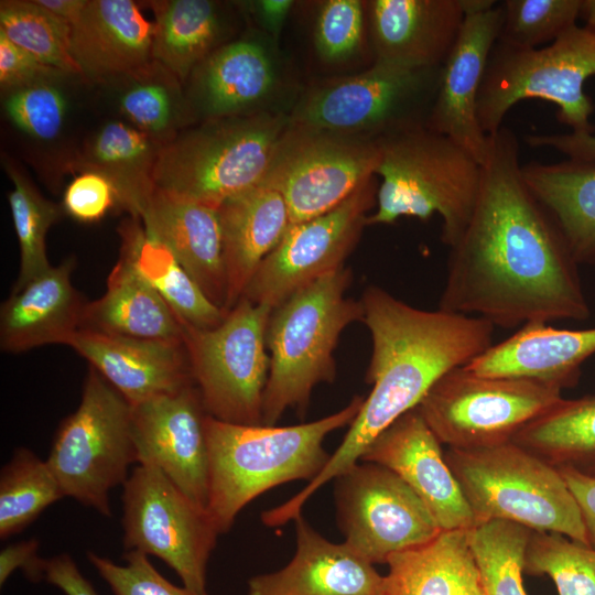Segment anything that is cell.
I'll return each mask as SVG.
<instances>
[{
  "mask_svg": "<svg viewBox=\"0 0 595 595\" xmlns=\"http://www.w3.org/2000/svg\"><path fill=\"white\" fill-rule=\"evenodd\" d=\"M44 578L65 595H98L67 553L46 560Z\"/></svg>",
  "mask_w": 595,
  "mask_h": 595,
  "instance_id": "f907efd6",
  "label": "cell"
},
{
  "mask_svg": "<svg viewBox=\"0 0 595 595\" xmlns=\"http://www.w3.org/2000/svg\"><path fill=\"white\" fill-rule=\"evenodd\" d=\"M121 255L163 298L177 317L195 328H213L225 312L212 303L173 252L148 234L138 218L120 225Z\"/></svg>",
  "mask_w": 595,
  "mask_h": 595,
  "instance_id": "836d02e7",
  "label": "cell"
},
{
  "mask_svg": "<svg viewBox=\"0 0 595 595\" xmlns=\"http://www.w3.org/2000/svg\"><path fill=\"white\" fill-rule=\"evenodd\" d=\"M582 0H505L497 42L516 48L551 44L576 25Z\"/></svg>",
  "mask_w": 595,
  "mask_h": 595,
  "instance_id": "b9f144b4",
  "label": "cell"
},
{
  "mask_svg": "<svg viewBox=\"0 0 595 595\" xmlns=\"http://www.w3.org/2000/svg\"><path fill=\"white\" fill-rule=\"evenodd\" d=\"M374 63L442 67L465 18L461 0L366 1Z\"/></svg>",
  "mask_w": 595,
  "mask_h": 595,
  "instance_id": "44dd1931",
  "label": "cell"
},
{
  "mask_svg": "<svg viewBox=\"0 0 595 595\" xmlns=\"http://www.w3.org/2000/svg\"><path fill=\"white\" fill-rule=\"evenodd\" d=\"M71 257L14 291L0 310V348L22 353L47 344L66 345L80 329L86 303L72 284Z\"/></svg>",
  "mask_w": 595,
  "mask_h": 595,
  "instance_id": "4316f807",
  "label": "cell"
},
{
  "mask_svg": "<svg viewBox=\"0 0 595 595\" xmlns=\"http://www.w3.org/2000/svg\"><path fill=\"white\" fill-rule=\"evenodd\" d=\"M374 177L332 210L290 226L261 262L242 298L272 310L307 285L344 266L377 205Z\"/></svg>",
  "mask_w": 595,
  "mask_h": 595,
  "instance_id": "2e32d148",
  "label": "cell"
},
{
  "mask_svg": "<svg viewBox=\"0 0 595 595\" xmlns=\"http://www.w3.org/2000/svg\"><path fill=\"white\" fill-rule=\"evenodd\" d=\"M351 270L331 272L272 310L266 343L270 357L262 424L288 409L306 411L313 389L336 377L334 351L344 329L361 321V301L346 296Z\"/></svg>",
  "mask_w": 595,
  "mask_h": 595,
  "instance_id": "277c9868",
  "label": "cell"
},
{
  "mask_svg": "<svg viewBox=\"0 0 595 595\" xmlns=\"http://www.w3.org/2000/svg\"><path fill=\"white\" fill-rule=\"evenodd\" d=\"M226 274L225 313L242 298L261 262L291 226L282 194L261 183L218 207Z\"/></svg>",
  "mask_w": 595,
  "mask_h": 595,
  "instance_id": "83f0119b",
  "label": "cell"
},
{
  "mask_svg": "<svg viewBox=\"0 0 595 595\" xmlns=\"http://www.w3.org/2000/svg\"><path fill=\"white\" fill-rule=\"evenodd\" d=\"M37 2L69 25L80 17L87 4V0H37Z\"/></svg>",
  "mask_w": 595,
  "mask_h": 595,
  "instance_id": "db71d44e",
  "label": "cell"
},
{
  "mask_svg": "<svg viewBox=\"0 0 595 595\" xmlns=\"http://www.w3.org/2000/svg\"><path fill=\"white\" fill-rule=\"evenodd\" d=\"M595 76V29L575 25L549 45L516 48L496 42L477 97V118L488 136L517 102L539 98L558 106L575 133H594V111L584 84Z\"/></svg>",
  "mask_w": 595,
  "mask_h": 595,
  "instance_id": "ba28073f",
  "label": "cell"
},
{
  "mask_svg": "<svg viewBox=\"0 0 595 595\" xmlns=\"http://www.w3.org/2000/svg\"><path fill=\"white\" fill-rule=\"evenodd\" d=\"M289 127L286 112L205 120L163 144L155 190L218 209L264 181Z\"/></svg>",
  "mask_w": 595,
  "mask_h": 595,
  "instance_id": "5b68a950",
  "label": "cell"
},
{
  "mask_svg": "<svg viewBox=\"0 0 595 595\" xmlns=\"http://www.w3.org/2000/svg\"><path fill=\"white\" fill-rule=\"evenodd\" d=\"M117 79L122 84L117 95L120 113L163 144L195 118L181 80L155 60Z\"/></svg>",
  "mask_w": 595,
  "mask_h": 595,
  "instance_id": "d590c367",
  "label": "cell"
},
{
  "mask_svg": "<svg viewBox=\"0 0 595 595\" xmlns=\"http://www.w3.org/2000/svg\"><path fill=\"white\" fill-rule=\"evenodd\" d=\"M511 442L556 469L595 478V394L562 398L524 425Z\"/></svg>",
  "mask_w": 595,
  "mask_h": 595,
  "instance_id": "e575fe53",
  "label": "cell"
},
{
  "mask_svg": "<svg viewBox=\"0 0 595 595\" xmlns=\"http://www.w3.org/2000/svg\"><path fill=\"white\" fill-rule=\"evenodd\" d=\"M441 71L372 63L363 72L323 79L299 94L290 122L375 141L426 127Z\"/></svg>",
  "mask_w": 595,
  "mask_h": 595,
  "instance_id": "9c48e42d",
  "label": "cell"
},
{
  "mask_svg": "<svg viewBox=\"0 0 595 595\" xmlns=\"http://www.w3.org/2000/svg\"><path fill=\"white\" fill-rule=\"evenodd\" d=\"M163 143L129 122L109 120L85 147L79 165L115 185L120 209L140 215L155 191L153 170Z\"/></svg>",
  "mask_w": 595,
  "mask_h": 595,
  "instance_id": "d6a6232c",
  "label": "cell"
},
{
  "mask_svg": "<svg viewBox=\"0 0 595 595\" xmlns=\"http://www.w3.org/2000/svg\"><path fill=\"white\" fill-rule=\"evenodd\" d=\"M299 94L293 89L279 43L257 29L204 60L190 76L186 96L194 117L205 121L290 113Z\"/></svg>",
  "mask_w": 595,
  "mask_h": 595,
  "instance_id": "e0dca14e",
  "label": "cell"
},
{
  "mask_svg": "<svg viewBox=\"0 0 595 595\" xmlns=\"http://www.w3.org/2000/svg\"><path fill=\"white\" fill-rule=\"evenodd\" d=\"M562 398L548 383L482 376L463 366L442 376L416 409L441 444L467 450L512 441Z\"/></svg>",
  "mask_w": 595,
  "mask_h": 595,
  "instance_id": "7c38bea8",
  "label": "cell"
},
{
  "mask_svg": "<svg viewBox=\"0 0 595 595\" xmlns=\"http://www.w3.org/2000/svg\"><path fill=\"white\" fill-rule=\"evenodd\" d=\"M46 462L64 496L109 517V491L138 464L132 405L89 369L78 408L62 421Z\"/></svg>",
  "mask_w": 595,
  "mask_h": 595,
  "instance_id": "30bf717a",
  "label": "cell"
},
{
  "mask_svg": "<svg viewBox=\"0 0 595 595\" xmlns=\"http://www.w3.org/2000/svg\"><path fill=\"white\" fill-rule=\"evenodd\" d=\"M524 142L531 148H551L569 160L595 163L594 133L527 134Z\"/></svg>",
  "mask_w": 595,
  "mask_h": 595,
  "instance_id": "681fc988",
  "label": "cell"
},
{
  "mask_svg": "<svg viewBox=\"0 0 595 595\" xmlns=\"http://www.w3.org/2000/svg\"><path fill=\"white\" fill-rule=\"evenodd\" d=\"M523 572L548 575L559 595H595V548L560 533L533 531Z\"/></svg>",
  "mask_w": 595,
  "mask_h": 595,
  "instance_id": "60d3db41",
  "label": "cell"
},
{
  "mask_svg": "<svg viewBox=\"0 0 595 595\" xmlns=\"http://www.w3.org/2000/svg\"><path fill=\"white\" fill-rule=\"evenodd\" d=\"M4 109L10 121L23 133L40 141L61 134L68 100L57 79H42L6 94Z\"/></svg>",
  "mask_w": 595,
  "mask_h": 595,
  "instance_id": "7bdbcfd3",
  "label": "cell"
},
{
  "mask_svg": "<svg viewBox=\"0 0 595 595\" xmlns=\"http://www.w3.org/2000/svg\"><path fill=\"white\" fill-rule=\"evenodd\" d=\"M367 24L366 1L321 2L313 37L316 54L327 64L349 62L364 47Z\"/></svg>",
  "mask_w": 595,
  "mask_h": 595,
  "instance_id": "ee69618b",
  "label": "cell"
},
{
  "mask_svg": "<svg viewBox=\"0 0 595 595\" xmlns=\"http://www.w3.org/2000/svg\"><path fill=\"white\" fill-rule=\"evenodd\" d=\"M594 354L595 327L538 323L522 326L464 367L482 376L530 379L563 390L578 382L581 366Z\"/></svg>",
  "mask_w": 595,
  "mask_h": 595,
  "instance_id": "d4e9b609",
  "label": "cell"
},
{
  "mask_svg": "<svg viewBox=\"0 0 595 595\" xmlns=\"http://www.w3.org/2000/svg\"><path fill=\"white\" fill-rule=\"evenodd\" d=\"M386 564L383 595H485L468 529L441 530Z\"/></svg>",
  "mask_w": 595,
  "mask_h": 595,
  "instance_id": "f1b7e54d",
  "label": "cell"
},
{
  "mask_svg": "<svg viewBox=\"0 0 595 595\" xmlns=\"http://www.w3.org/2000/svg\"><path fill=\"white\" fill-rule=\"evenodd\" d=\"M122 501L125 548L161 559L185 587L207 595V564L220 534L207 509L150 464L134 467Z\"/></svg>",
  "mask_w": 595,
  "mask_h": 595,
  "instance_id": "4fadbf2b",
  "label": "cell"
},
{
  "mask_svg": "<svg viewBox=\"0 0 595 595\" xmlns=\"http://www.w3.org/2000/svg\"><path fill=\"white\" fill-rule=\"evenodd\" d=\"M0 32L45 65L82 75L71 51V25L37 0L1 1Z\"/></svg>",
  "mask_w": 595,
  "mask_h": 595,
  "instance_id": "f35d334b",
  "label": "cell"
},
{
  "mask_svg": "<svg viewBox=\"0 0 595 595\" xmlns=\"http://www.w3.org/2000/svg\"><path fill=\"white\" fill-rule=\"evenodd\" d=\"M501 3L467 14L459 35L442 66L436 97L426 128L448 137L482 165L488 137L477 118V97L490 52L502 24Z\"/></svg>",
  "mask_w": 595,
  "mask_h": 595,
  "instance_id": "d6986e66",
  "label": "cell"
},
{
  "mask_svg": "<svg viewBox=\"0 0 595 595\" xmlns=\"http://www.w3.org/2000/svg\"><path fill=\"white\" fill-rule=\"evenodd\" d=\"M87 558L115 595H202L183 585L176 586L151 564L148 555L128 551L125 564H117L95 552Z\"/></svg>",
  "mask_w": 595,
  "mask_h": 595,
  "instance_id": "f6af8a7d",
  "label": "cell"
},
{
  "mask_svg": "<svg viewBox=\"0 0 595 595\" xmlns=\"http://www.w3.org/2000/svg\"><path fill=\"white\" fill-rule=\"evenodd\" d=\"M532 532L507 520H490L468 529L485 595H528L522 574Z\"/></svg>",
  "mask_w": 595,
  "mask_h": 595,
  "instance_id": "74e56055",
  "label": "cell"
},
{
  "mask_svg": "<svg viewBox=\"0 0 595 595\" xmlns=\"http://www.w3.org/2000/svg\"><path fill=\"white\" fill-rule=\"evenodd\" d=\"M487 137L477 202L448 247L439 309L504 328L588 318L578 264L523 180L516 134L501 126Z\"/></svg>",
  "mask_w": 595,
  "mask_h": 595,
  "instance_id": "6da1fadb",
  "label": "cell"
},
{
  "mask_svg": "<svg viewBox=\"0 0 595 595\" xmlns=\"http://www.w3.org/2000/svg\"><path fill=\"white\" fill-rule=\"evenodd\" d=\"M155 15L153 58L180 80L228 43L231 22L225 6L212 0L152 2Z\"/></svg>",
  "mask_w": 595,
  "mask_h": 595,
  "instance_id": "1f68e13d",
  "label": "cell"
},
{
  "mask_svg": "<svg viewBox=\"0 0 595 595\" xmlns=\"http://www.w3.org/2000/svg\"><path fill=\"white\" fill-rule=\"evenodd\" d=\"M441 445L414 408L387 428L360 461L396 473L424 502L441 530L470 529L472 511Z\"/></svg>",
  "mask_w": 595,
  "mask_h": 595,
  "instance_id": "ffe728a7",
  "label": "cell"
},
{
  "mask_svg": "<svg viewBox=\"0 0 595 595\" xmlns=\"http://www.w3.org/2000/svg\"><path fill=\"white\" fill-rule=\"evenodd\" d=\"M365 398L316 421L289 426L246 425L206 418L209 457L207 511L220 533L267 490L293 480L312 482L329 462L326 436L350 425Z\"/></svg>",
  "mask_w": 595,
  "mask_h": 595,
  "instance_id": "3957f363",
  "label": "cell"
},
{
  "mask_svg": "<svg viewBox=\"0 0 595 595\" xmlns=\"http://www.w3.org/2000/svg\"><path fill=\"white\" fill-rule=\"evenodd\" d=\"M344 542L372 564L433 539L440 527L419 496L392 470L357 463L335 479Z\"/></svg>",
  "mask_w": 595,
  "mask_h": 595,
  "instance_id": "9a60e30c",
  "label": "cell"
},
{
  "mask_svg": "<svg viewBox=\"0 0 595 595\" xmlns=\"http://www.w3.org/2000/svg\"><path fill=\"white\" fill-rule=\"evenodd\" d=\"M296 550L283 569L253 576L248 595H383L385 576L345 542L320 534L300 513Z\"/></svg>",
  "mask_w": 595,
  "mask_h": 595,
  "instance_id": "603a6c76",
  "label": "cell"
},
{
  "mask_svg": "<svg viewBox=\"0 0 595 595\" xmlns=\"http://www.w3.org/2000/svg\"><path fill=\"white\" fill-rule=\"evenodd\" d=\"M580 508L588 544L595 548V478L569 468L559 469Z\"/></svg>",
  "mask_w": 595,
  "mask_h": 595,
  "instance_id": "f5cc1de1",
  "label": "cell"
},
{
  "mask_svg": "<svg viewBox=\"0 0 595 595\" xmlns=\"http://www.w3.org/2000/svg\"><path fill=\"white\" fill-rule=\"evenodd\" d=\"M380 155L379 141L290 122L263 183L282 194L292 226L343 203L374 177Z\"/></svg>",
  "mask_w": 595,
  "mask_h": 595,
  "instance_id": "5bb4252c",
  "label": "cell"
},
{
  "mask_svg": "<svg viewBox=\"0 0 595 595\" xmlns=\"http://www.w3.org/2000/svg\"><path fill=\"white\" fill-rule=\"evenodd\" d=\"M271 313V307L241 298L213 328L183 323L192 378L210 416L234 424H262Z\"/></svg>",
  "mask_w": 595,
  "mask_h": 595,
  "instance_id": "8fae6325",
  "label": "cell"
},
{
  "mask_svg": "<svg viewBox=\"0 0 595 595\" xmlns=\"http://www.w3.org/2000/svg\"><path fill=\"white\" fill-rule=\"evenodd\" d=\"M206 412L194 383L132 405L138 464H150L207 509L209 457Z\"/></svg>",
  "mask_w": 595,
  "mask_h": 595,
  "instance_id": "ac0fdd59",
  "label": "cell"
},
{
  "mask_svg": "<svg viewBox=\"0 0 595 595\" xmlns=\"http://www.w3.org/2000/svg\"><path fill=\"white\" fill-rule=\"evenodd\" d=\"M379 144L376 174L381 183L368 226L401 217L425 220L437 213L443 219L442 241L453 246L472 218L482 165L452 139L426 127L393 134Z\"/></svg>",
  "mask_w": 595,
  "mask_h": 595,
  "instance_id": "8992f818",
  "label": "cell"
},
{
  "mask_svg": "<svg viewBox=\"0 0 595 595\" xmlns=\"http://www.w3.org/2000/svg\"><path fill=\"white\" fill-rule=\"evenodd\" d=\"M65 497L46 459L19 447L0 473V539L21 532Z\"/></svg>",
  "mask_w": 595,
  "mask_h": 595,
  "instance_id": "8d00e7d4",
  "label": "cell"
},
{
  "mask_svg": "<svg viewBox=\"0 0 595 595\" xmlns=\"http://www.w3.org/2000/svg\"><path fill=\"white\" fill-rule=\"evenodd\" d=\"M256 22L258 30L279 43L284 24L295 6L293 0H252L240 4Z\"/></svg>",
  "mask_w": 595,
  "mask_h": 595,
  "instance_id": "816d5d0a",
  "label": "cell"
},
{
  "mask_svg": "<svg viewBox=\"0 0 595 595\" xmlns=\"http://www.w3.org/2000/svg\"><path fill=\"white\" fill-rule=\"evenodd\" d=\"M154 22L132 0H87L71 24V51L82 76L117 79L153 58Z\"/></svg>",
  "mask_w": 595,
  "mask_h": 595,
  "instance_id": "cb8c5ba5",
  "label": "cell"
},
{
  "mask_svg": "<svg viewBox=\"0 0 595 595\" xmlns=\"http://www.w3.org/2000/svg\"><path fill=\"white\" fill-rule=\"evenodd\" d=\"M139 219L148 234L173 252L207 299L224 311L227 290L218 209L155 190Z\"/></svg>",
  "mask_w": 595,
  "mask_h": 595,
  "instance_id": "484cf974",
  "label": "cell"
},
{
  "mask_svg": "<svg viewBox=\"0 0 595 595\" xmlns=\"http://www.w3.org/2000/svg\"><path fill=\"white\" fill-rule=\"evenodd\" d=\"M445 459L472 511L474 526L507 520L588 544L574 496L559 469L513 442L457 450Z\"/></svg>",
  "mask_w": 595,
  "mask_h": 595,
  "instance_id": "52a82bcc",
  "label": "cell"
},
{
  "mask_svg": "<svg viewBox=\"0 0 595 595\" xmlns=\"http://www.w3.org/2000/svg\"><path fill=\"white\" fill-rule=\"evenodd\" d=\"M521 173L558 224L576 263L595 264V163L530 162Z\"/></svg>",
  "mask_w": 595,
  "mask_h": 595,
  "instance_id": "4dcf8cb0",
  "label": "cell"
},
{
  "mask_svg": "<svg viewBox=\"0 0 595 595\" xmlns=\"http://www.w3.org/2000/svg\"><path fill=\"white\" fill-rule=\"evenodd\" d=\"M136 405L194 383L184 342L80 328L66 343Z\"/></svg>",
  "mask_w": 595,
  "mask_h": 595,
  "instance_id": "7402d4cb",
  "label": "cell"
},
{
  "mask_svg": "<svg viewBox=\"0 0 595 595\" xmlns=\"http://www.w3.org/2000/svg\"><path fill=\"white\" fill-rule=\"evenodd\" d=\"M136 338L184 342V325L163 298L122 256L106 293L86 303L82 327Z\"/></svg>",
  "mask_w": 595,
  "mask_h": 595,
  "instance_id": "f546056e",
  "label": "cell"
},
{
  "mask_svg": "<svg viewBox=\"0 0 595 595\" xmlns=\"http://www.w3.org/2000/svg\"><path fill=\"white\" fill-rule=\"evenodd\" d=\"M6 170L13 187L8 199L20 246V271L12 292L47 271L45 238L50 227L63 215V207L46 199L12 164Z\"/></svg>",
  "mask_w": 595,
  "mask_h": 595,
  "instance_id": "ab89813d",
  "label": "cell"
},
{
  "mask_svg": "<svg viewBox=\"0 0 595 595\" xmlns=\"http://www.w3.org/2000/svg\"><path fill=\"white\" fill-rule=\"evenodd\" d=\"M39 541L30 539L7 545L0 552V585L2 586L12 572L23 570L31 582L44 578L46 560L37 555Z\"/></svg>",
  "mask_w": 595,
  "mask_h": 595,
  "instance_id": "c3c4849f",
  "label": "cell"
},
{
  "mask_svg": "<svg viewBox=\"0 0 595 595\" xmlns=\"http://www.w3.org/2000/svg\"><path fill=\"white\" fill-rule=\"evenodd\" d=\"M360 301L372 344L366 372L372 388L322 473L286 501L291 512L302 511L318 488L356 465L442 376L494 345L495 326L483 317L421 310L377 285L366 288Z\"/></svg>",
  "mask_w": 595,
  "mask_h": 595,
  "instance_id": "7a4b0ae2",
  "label": "cell"
},
{
  "mask_svg": "<svg viewBox=\"0 0 595 595\" xmlns=\"http://www.w3.org/2000/svg\"><path fill=\"white\" fill-rule=\"evenodd\" d=\"M62 207L65 214L80 223H96L112 208L120 209L115 185L104 174L82 170L67 185Z\"/></svg>",
  "mask_w": 595,
  "mask_h": 595,
  "instance_id": "bcb514c9",
  "label": "cell"
},
{
  "mask_svg": "<svg viewBox=\"0 0 595 595\" xmlns=\"http://www.w3.org/2000/svg\"><path fill=\"white\" fill-rule=\"evenodd\" d=\"M580 15L585 20L586 26L595 29V0H582Z\"/></svg>",
  "mask_w": 595,
  "mask_h": 595,
  "instance_id": "11a10c76",
  "label": "cell"
},
{
  "mask_svg": "<svg viewBox=\"0 0 595 595\" xmlns=\"http://www.w3.org/2000/svg\"><path fill=\"white\" fill-rule=\"evenodd\" d=\"M63 76L67 75L45 65L0 32V86L3 94L37 80Z\"/></svg>",
  "mask_w": 595,
  "mask_h": 595,
  "instance_id": "7dc6e473",
  "label": "cell"
}]
</instances>
